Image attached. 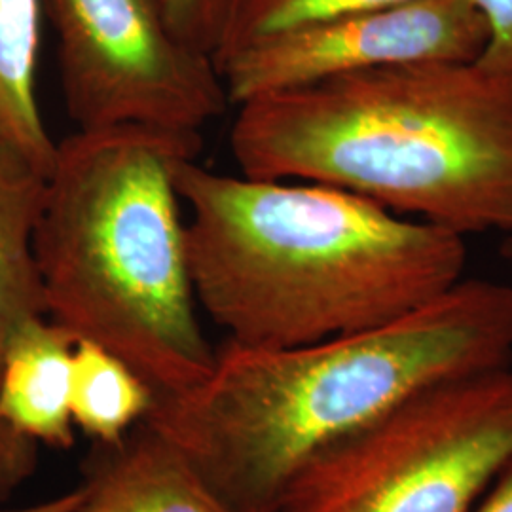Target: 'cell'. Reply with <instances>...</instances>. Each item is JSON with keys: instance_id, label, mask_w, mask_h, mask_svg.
Instances as JSON below:
<instances>
[{"instance_id": "6da1fadb", "label": "cell", "mask_w": 512, "mask_h": 512, "mask_svg": "<svg viewBox=\"0 0 512 512\" xmlns=\"http://www.w3.org/2000/svg\"><path fill=\"white\" fill-rule=\"evenodd\" d=\"M512 363V285L461 279L380 327L293 348L226 340L147 421L232 512H279L315 454L427 385Z\"/></svg>"}, {"instance_id": "7a4b0ae2", "label": "cell", "mask_w": 512, "mask_h": 512, "mask_svg": "<svg viewBox=\"0 0 512 512\" xmlns=\"http://www.w3.org/2000/svg\"><path fill=\"white\" fill-rule=\"evenodd\" d=\"M198 304L247 348L380 327L463 279L465 238L317 183L175 173Z\"/></svg>"}, {"instance_id": "3957f363", "label": "cell", "mask_w": 512, "mask_h": 512, "mask_svg": "<svg viewBox=\"0 0 512 512\" xmlns=\"http://www.w3.org/2000/svg\"><path fill=\"white\" fill-rule=\"evenodd\" d=\"M239 175L340 188L459 236L512 232V78L476 61L336 74L238 105Z\"/></svg>"}, {"instance_id": "277c9868", "label": "cell", "mask_w": 512, "mask_h": 512, "mask_svg": "<svg viewBox=\"0 0 512 512\" xmlns=\"http://www.w3.org/2000/svg\"><path fill=\"white\" fill-rule=\"evenodd\" d=\"M200 150V133L76 129L57 143L35 232L46 317L122 359L156 397L198 387L217 361L175 186Z\"/></svg>"}, {"instance_id": "5b68a950", "label": "cell", "mask_w": 512, "mask_h": 512, "mask_svg": "<svg viewBox=\"0 0 512 512\" xmlns=\"http://www.w3.org/2000/svg\"><path fill=\"white\" fill-rule=\"evenodd\" d=\"M512 458V366L427 385L323 448L279 512H471Z\"/></svg>"}, {"instance_id": "8992f818", "label": "cell", "mask_w": 512, "mask_h": 512, "mask_svg": "<svg viewBox=\"0 0 512 512\" xmlns=\"http://www.w3.org/2000/svg\"><path fill=\"white\" fill-rule=\"evenodd\" d=\"M59 46L63 101L78 131L200 133L228 93L213 57L171 27L164 0H42Z\"/></svg>"}, {"instance_id": "52a82bcc", "label": "cell", "mask_w": 512, "mask_h": 512, "mask_svg": "<svg viewBox=\"0 0 512 512\" xmlns=\"http://www.w3.org/2000/svg\"><path fill=\"white\" fill-rule=\"evenodd\" d=\"M488 29L469 0H408L255 40L217 63L228 101L408 61H475Z\"/></svg>"}, {"instance_id": "ba28073f", "label": "cell", "mask_w": 512, "mask_h": 512, "mask_svg": "<svg viewBox=\"0 0 512 512\" xmlns=\"http://www.w3.org/2000/svg\"><path fill=\"white\" fill-rule=\"evenodd\" d=\"M76 488L73 512H232L145 420L116 442H93Z\"/></svg>"}, {"instance_id": "9c48e42d", "label": "cell", "mask_w": 512, "mask_h": 512, "mask_svg": "<svg viewBox=\"0 0 512 512\" xmlns=\"http://www.w3.org/2000/svg\"><path fill=\"white\" fill-rule=\"evenodd\" d=\"M76 340L48 317L27 321L0 368V423L23 439L73 448L71 374Z\"/></svg>"}, {"instance_id": "30bf717a", "label": "cell", "mask_w": 512, "mask_h": 512, "mask_svg": "<svg viewBox=\"0 0 512 512\" xmlns=\"http://www.w3.org/2000/svg\"><path fill=\"white\" fill-rule=\"evenodd\" d=\"M46 177L16 150L0 145V368L12 338L46 317L35 232Z\"/></svg>"}, {"instance_id": "8fae6325", "label": "cell", "mask_w": 512, "mask_h": 512, "mask_svg": "<svg viewBox=\"0 0 512 512\" xmlns=\"http://www.w3.org/2000/svg\"><path fill=\"white\" fill-rule=\"evenodd\" d=\"M42 0H0V145L48 177L57 143L38 107Z\"/></svg>"}, {"instance_id": "7c38bea8", "label": "cell", "mask_w": 512, "mask_h": 512, "mask_svg": "<svg viewBox=\"0 0 512 512\" xmlns=\"http://www.w3.org/2000/svg\"><path fill=\"white\" fill-rule=\"evenodd\" d=\"M156 401L150 385L122 359L76 340L71 374L73 423L93 442H116L145 420Z\"/></svg>"}, {"instance_id": "4fadbf2b", "label": "cell", "mask_w": 512, "mask_h": 512, "mask_svg": "<svg viewBox=\"0 0 512 512\" xmlns=\"http://www.w3.org/2000/svg\"><path fill=\"white\" fill-rule=\"evenodd\" d=\"M408 0H236L215 63L239 48L321 19L378 10Z\"/></svg>"}, {"instance_id": "5bb4252c", "label": "cell", "mask_w": 512, "mask_h": 512, "mask_svg": "<svg viewBox=\"0 0 512 512\" xmlns=\"http://www.w3.org/2000/svg\"><path fill=\"white\" fill-rule=\"evenodd\" d=\"M236 0H164L175 33L194 50L215 59Z\"/></svg>"}, {"instance_id": "9a60e30c", "label": "cell", "mask_w": 512, "mask_h": 512, "mask_svg": "<svg viewBox=\"0 0 512 512\" xmlns=\"http://www.w3.org/2000/svg\"><path fill=\"white\" fill-rule=\"evenodd\" d=\"M484 19L488 38L476 57L478 65L512 78V0H469Z\"/></svg>"}, {"instance_id": "2e32d148", "label": "cell", "mask_w": 512, "mask_h": 512, "mask_svg": "<svg viewBox=\"0 0 512 512\" xmlns=\"http://www.w3.org/2000/svg\"><path fill=\"white\" fill-rule=\"evenodd\" d=\"M37 465V442L23 439L0 423V499L33 473Z\"/></svg>"}, {"instance_id": "e0dca14e", "label": "cell", "mask_w": 512, "mask_h": 512, "mask_svg": "<svg viewBox=\"0 0 512 512\" xmlns=\"http://www.w3.org/2000/svg\"><path fill=\"white\" fill-rule=\"evenodd\" d=\"M471 512H512V458L495 476Z\"/></svg>"}, {"instance_id": "ac0fdd59", "label": "cell", "mask_w": 512, "mask_h": 512, "mask_svg": "<svg viewBox=\"0 0 512 512\" xmlns=\"http://www.w3.org/2000/svg\"><path fill=\"white\" fill-rule=\"evenodd\" d=\"M78 501H80V492L78 488H74L69 494L59 495L55 499H48L38 505L23 507V509H0V512H73Z\"/></svg>"}, {"instance_id": "d6986e66", "label": "cell", "mask_w": 512, "mask_h": 512, "mask_svg": "<svg viewBox=\"0 0 512 512\" xmlns=\"http://www.w3.org/2000/svg\"><path fill=\"white\" fill-rule=\"evenodd\" d=\"M503 255L512 260V241H509V243L503 247Z\"/></svg>"}]
</instances>
